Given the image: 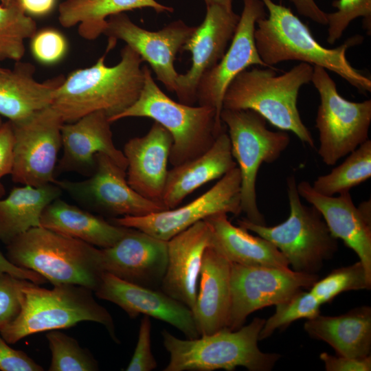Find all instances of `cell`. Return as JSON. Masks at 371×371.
Returning <instances> with one entry per match:
<instances>
[{"mask_svg":"<svg viewBox=\"0 0 371 371\" xmlns=\"http://www.w3.org/2000/svg\"><path fill=\"white\" fill-rule=\"evenodd\" d=\"M109 51L93 65L73 71L55 91L51 106L64 123L97 111H104L113 123L139 97L144 84V60L125 45L120 60L107 66Z\"/></svg>","mask_w":371,"mask_h":371,"instance_id":"6da1fadb","label":"cell"},{"mask_svg":"<svg viewBox=\"0 0 371 371\" xmlns=\"http://www.w3.org/2000/svg\"><path fill=\"white\" fill-rule=\"evenodd\" d=\"M261 1L269 15L257 21L254 38L258 53L268 67L298 60L335 73L359 91H371L370 78L353 67L346 57L348 48L363 42L361 35L348 38L337 47L326 48L290 8L272 0Z\"/></svg>","mask_w":371,"mask_h":371,"instance_id":"7a4b0ae2","label":"cell"},{"mask_svg":"<svg viewBox=\"0 0 371 371\" xmlns=\"http://www.w3.org/2000/svg\"><path fill=\"white\" fill-rule=\"evenodd\" d=\"M313 71V67L304 63L280 75L269 67L245 69L228 85L223 109L252 110L273 126L293 133L301 142L315 148L297 109L300 89L311 81Z\"/></svg>","mask_w":371,"mask_h":371,"instance_id":"3957f363","label":"cell"},{"mask_svg":"<svg viewBox=\"0 0 371 371\" xmlns=\"http://www.w3.org/2000/svg\"><path fill=\"white\" fill-rule=\"evenodd\" d=\"M6 258L53 285L78 284L91 289L102 274L100 248L42 226L30 229L6 245Z\"/></svg>","mask_w":371,"mask_h":371,"instance_id":"277c9868","label":"cell"},{"mask_svg":"<svg viewBox=\"0 0 371 371\" xmlns=\"http://www.w3.org/2000/svg\"><path fill=\"white\" fill-rule=\"evenodd\" d=\"M23 300L17 316L0 330L8 344L35 333L69 328L83 321L103 325L115 341V328L109 312L93 296V291L74 284L41 287L27 280L22 287Z\"/></svg>","mask_w":371,"mask_h":371,"instance_id":"5b68a950","label":"cell"},{"mask_svg":"<svg viewBox=\"0 0 371 371\" xmlns=\"http://www.w3.org/2000/svg\"><path fill=\"white\" fill-rule=\"evenodd\" d=\"M265 319L255 317L238 330L224 328L196 339H179L164 329L163 344L169 354L164 371H232L238 366L249 371H269L280 358L258 346Z\"/></svg>","mask_w":371,"mask_h":371,"instance_id":"8992f818","label":"cell"},{"mask_svg":"<svg viewBox=\"0 0 371 371\" xmlns=\"http://www.w3.org/2000/svg\"><path fill=\"white\" fill-rule=\"evenodd\" d=\"M144 84L136 101L113 120L133 117L150 118L171 135L169 162L173 166L207 151L225 128L216 111L207 106H194L169 98L156 84L151 71L143 65Z\"/></svg>","mask_w":371,"mask_h":371,"instance_id":"52a82bcc","label":"cell"},{"mask_svg":"<svg viewBox=\"0 0 371 371\" xmlns=\"http://www.w3.org/2000/svg\"><path fill=\"white\" fill-rule=\"evenodd\" d=\"M290 213L275 226L254 223L242 218L238 225L271 242L286 258L292 270L316 274L324 262L336 253L337 239L330 234L322 214L303 204L293 175L286 179Z\"/></svg>","mask_w":371,"mask_h":371,"instance_id":"ba28073f","label":"cell"},{"mask_svg":"<svg viewBox=\"0 0 371 371\" xmlns=\"http://www.w3.org/2000/svg\"><path fill=\"white\" fill-rule=\"evenodd\" d=\"M220 117L228 129L232 154L240 171L241 212L251 222L266 225L257 205L258 172L262 163L271 164L280 157L289 144V135L269 130L267 120L252 110L223 109Z\"/></svg>","mask_w":371,"mask_h":371,"instance_id":"9c48e42d","label":"cell"},{"mask_svg":"<svg viewBox=\"0 0 371 371\" xmlns=\"http://www.w3.org/2000/svg\"><path fill=\"white\" fill-rule=\"evenodd\" d=\"M311 82L320 98L315 124L317 153L326 165L333 166L368 139L371 100L356 102L344 98L326 69L319 66H313Z\"/></svg>","mask_w":371,"mask_h":371,"instance_id":"30bf717a","label":"cell"},{"mask_svg":"<svg viewBox=\"0 0 371 371\" xmlns=\"http://www.w3.org/2000/svg\"><path fill=\"white\" fill-rule=\"evenodd\" d=\"M317 280V274L290 268L232 262L231 300L226 328L238 330L253 312L276 305L297 291L311 288Z\"/></svg>","mask_w":371,"mask_h":371,"instance_id":"8fae6325","label":"cell"},{"mask_svg":"<svg viewBox=\"0 0 371 371\" xmlns=\"http://www.w3.org/2000/svg\"><path fill=\"white\" fill-rule=\"evenodd\" d=\"M63 123L51 105L25 120L12 123L14 159L10 175L14 183L35 187L55 183Z\"/></svg>","mask_w":371,"mask_h":371,"instance_id":"7c38bea8","label":"cell"},{"mask_svg":"<svg viewBox=\"0 0 371 371\" xmlns=\"http://www.w3.org/2000/svg\"><path fill=\"white\" fill-rule=\"evenodd\" d=\"M94 169L86 179L56 180L54 183L84 207L111 216H142L167 210L133 189L126 170L108 156L97 154Z\"/></svg>","mask_w":371,"mask_h":371,"instance_id":"4fadbf2b","label":"cell"},{"mask_svg":"<svg viewBox=\"0 0 371 371\" xmlns=\"http://www.w3.org/2000/svg\"><path fill=\"white\" fill-rule=\"evenodd\" d=\"M240 175L233 168L210 189L198 198L179 207L165 210L142 216H122L113 219L120 226L143 231L168 241L196 223L218 213H241Z\"/></svg>","mask_w":371,"mask_h":371,"instance_id":"5bb4252c","label":"cell"},{"mask_svg":"<svg viewBox=\"0 0 371 371\" xmlns=\"http://www.w3.org/2000/svg\"><path fill=\"white\" fill-rule=\"evenodd\" d=\"M196 27L181 20L174 21L157 31H149L133 23L125 12L111 15L107 20L104 34L112 48L117 39L137 52L147 62L157 80L170 92L175 93L179 74L174 63L177 53L193 34Z\"/></svg>","mask_w":371,"mask_h":371,"instance_id":"9a60e30c","label":"cell"},{"mask_svg":"<svg viewBox=\"0 0 371 371\" xmlns=\"http://www.w3.org/2000/svg\"><path fill=\"white\" fill-rule=\"evenodd\" d=\"M243 3L229 47L221 60L201 77L196 89V102L214 109L221 121L223 97L232 80L251 65L268 67L258 53L254 38L257 21L267 16L265 6L261 0H243Z\"/></svg>","mask_w":371,"mask_h":371,"instance_id":"2e32d148","label":"cell"},{"mask_svg":"<svg viewBox=\"0 0 371 371\" xmlns=\"http://www.w3.org/2000/svg\"><path fill=\"white\" fill-rule=\"evenodd\" d=\"M240 15L217 5L206 6L203 22L182 47L192 57L190 69L179 74L175 93L179 102L194 105L201 77L223 58L236 31Z\"/></svg>","mask_w":371,"mask_h":371,"instance_id":"e0dca14e","label":"cell"},{"mask_svg":"<svg viewBox=\"0 0 371 371\" xmlns=\"http://www.w3.org/2000/svg\"><path fill=\"white\" fill-rule=\"evenodd\" d=\"M104 273L141 286L160 289L168 260V241L126 227L112 246L101 249Z\"/></svg>","mask_w":371,"mask_h":371,"instance_id":"ac0fdd59","label":"cell"},{"mask_svg":"<svg viewBox=\"0 0 371 371\" xmlns=\"http://www.w3.org/2000/svg\"><path fill=\"white\" fill-rule=\"evenodd\" d=\"M94 292L98 298L120 306L131 318L142 314L172 325L187 339L200 337L192 311L160 289L141 286L104 273Z\"/></svg>","mask_w":371,"mask_h":371,"instance_id":"d6986e66","label":"cell"},{"mask_svg":"<svg viewBox=\"0 0 371 371\" xmlns=\"http://www.w3.org/2000/svg\"><path fill=\"white\" fill-rule=\"evenodd\" d=\"M112 123L103 111L82 116L61 127L63 154L57 168L87 174L95 168V156L102 153L126 170L127 161L115 146L111 128Z\"/></svg>","mask_w":371,"mask_h":371,"instance_id":"ffe728a7","label":"cell"},{"mask_svg":"<svg viewBox=\"0 0 371 371\" xmlns=\"http://www.w3.org/2000/svg\"><path fill=\"white\" fill-rule=\"evenodd\" d=\"M212 245L211 229L200 221L168 240V260L160 289L192 312L205 249Z\"/></svg>","mask_w":371,"mask_h":371,"instance_id":"44dd1931","label":"cell"},{"mask_svg":"<svg viewBox=\"0 0 371 371\" xmlns=\"http://www.w3.org/2000/svg\"><path fill=\"white\" fill-rule=\"evenodd\" d=\"M172 145L170 133L154 122L146 135L130 139L122 151L127 161L128 183L144 197L161 205Z\"/></svg>","mask_w":371,"mask_h":371,"instance_id":"7402d4cb","label":"cell"},{"mask_svg":"<svg viewBox=\"0 0 371 371\" xmlns=\"http://www.w3.org/2000/svg\"><path fill=\"white\" fill-rule=\"evenodd\" d=\"M297 189L300 196L319 212L332 236L355 252L371 278V224L355 205L350 192L338 196L323 195L306 181L297 184Z\"/></svg>","mask_w":371,"mask_h":371,"instance_id":"603a6c76","label":"cell"},{"mask_svg":"<svg viewBox=\"0 0 371 371\" xmlns=\"http://www.w3.org/2000/svg\"><path fill=\"white\" fill-rule=\"evenodd\" d=\"M232 262L212 246L204 251L192 314L200 336L226 328Z\"/></svg>","mask_w":371,"mask_h":371,"instance_id":"cb8c5ba5","label":"cell"},{"mask_svg":"<svg viewBox=\"0 0 371 371\" xmlns=\"http://www.w3.org/2000/svg\"><path fill=\"white\" fill-rule=\"evenodd\" d=\"M34 73L33 65L21 60L12 69L0 67V116L17 123L51 105L65 77L60 75L38 82Z\"/></svg>","mask_w":371,"mask_h":371,"instance_id":"d4e9b609","label":"cell"},{"mask_svg":"<svg viewBox=\"0 0 371 371\" xmlns=\"http://www.w3.org/2000/svg\"><path fill=\"white\" fill-rule=\"evenodd\" d=\"M236 167L229 137L224 130L204 153L168 170L162 204L167 210L177 207L195 190Z\"/></svg>","mask_w":371,"mask_h":371,"instance_id":"484cf974","label":"cell"},{"mask_svg":"<svg viewBox=\"0 0 371 371\" xmlns=\"http://www.w3.org/2000/svg\"><path fill=\"white\" fill-rule=\"evenodd\" d=\"M312 338L328 344L338 355L363 358L371 350V308L356 307L339 316L318 315L304 323Z\"/></svg>","mask_w":371,"mask_h":371,"instance_id":"4316f807","label":"cell"},{"mask_svg":"<svg viewBox=\"0 0 371 371\" xmlns=\"http://www.w3.org/2000/svg\"><path fill=\"white\" fill-rule=\"evenodd\" d=\"M205 221L212 232L211 246L231 262L289 268L286 258L271 242L234 225L226 213L214 214Z\"/></svg>","mask_w":371,"mask_h":371,"instance_id":"83f0119b","label":"cell"},{"mask_svg":"<svg viewBox=\"0 0 371 371\" xmlns=\"http://www.w3.org/2000/svg\"><path fill=\"white\" fill-rule=\"evenodd\" d=\"M40 225L100 249L113 245L126 230V227L109 223L60 197L45 207L41 216Z\"/></svg>","mask_w":371,"mask_h":371,"instance_id":"f1b7e54d","label":"cell"},{"mask_svg":"<svg viewBox=\"0 0 371 371\" xmlns=\"http://www.w3.org/2000/svg\"><path fill=\"white\" fill-rule=\"evenodd\" d=\"M146 8L157 13L174 10L156 0H65L58 6V21L66 28L77 26L82 38L93 41L104 34L111 15Z\"/></svg>","mask_w":371,"mask_h":371,"instance_id":"f546056e","label":"cell"},{"mask_svg":"<svg viewBox=\"0 0 371 371\" xmlns=\"http://www.w3.org/2000/svg\"><path fill=\"white\" fill-rule=\"evenodd\" d=\"M55 183L14 187L0 199V240L5 245L31 228L41 226L45 207L61 195Z\"/></svg>","mask_w":371,"mask_h":371,"instance_id":"4dcf8cb0","label":"cell"},{"mask_svg":"<svg viewBox=\"0 0 371 371\" xmlns=\"http://www.w3.org/2000/svg\"><path fill=\"white\" fill-rule=\"evenodd\" d=\"M370 177L371 141L368 139L330 172L318 177L312 187L317 192L331 196L349 192Z\"/></svg>","mask_w":371,"mask_h":371,"instance_id":"1f68e13d","label":"cell"},{"mask_svg":"<svg viewBox=\"0 0 371 371\" xmlns=\"http://www.w3.org/2000/svg\"><path fill=\"white\" fill-rule=\"evenodd\" d=\"M36 31V21L24 12L18 0L8 5L0 3V61L21 60L25 41Z\"/></svg>","mask_w":371,"mask_h":371,"instance_id":"d6a6232c","label":"cell"},{"mask_svg":"<svg viewBox=\"0 0 371 371\" xmlns=\"http://www.w3.org/2000/svg\"><path fill=\"white\" fill-rule=\"evenodd\" d=\"M46 338L51 352L49 371H95L98 361L77 340L59 330H49Z\"/></svg>","mask_w":371,"mask_h":371,"instance_id":"836d02e7","label":"cell"},{"mask_svg":"<svg viewBox=\"0 0 371 371\" xmlns=\"http://www.w3.org/2000/svg\"><path fill=\"white\" fill-rule=\"evenodd\" d=\"M321 305L310 291H297L287 300L276 305L273 315L265 319L259 334V341L269 337L277 329L285 328L296 320L316 317L320 314Z\"/></svg>","mask_w":371,"mask_h":371,"instance_id":"e575fe53","label":"cell"},{"mask_svg":"<svg viewBox=\"0 0 371 371\" xmlns=\"http://www.w3.org/2000/svg\"><path fill=\"white\" fill-rule=\"evenodd\" d=\"M370 287L371 278L359 260L351 265L333 270L323 279L317 280L309 291L323 304L331 302L341 293L370 289Z\"/></svg>","mask_w":371,"mask_h":371,"instance_id":"d590c367","label":"cell"},{"mask_svg":"<svg viewBox=\"0 0 371 371\" xmlns=\"http://www.w3.org/2000/svg\"><path fill=\"white\" fill-rule=\"evenodd\" d=\"M332 5L337 10L326 13L329 44L339 39L350 22L357 17H363V28L370 34L371 0H335Z\"/></svg>","mask_w":371,"mask_h":371,"instance_id":"8d00e7d4","label":"cell"},{"mask_svg":"<svg viewBox=\"0 0 371 371\" xmlns=\"http://www.w3.org/2000/svg\"><path fill=\"white\" fill-rule=\"evenodd\" d=\"M32 54L38 63L52 65L61 61L68 52L65 36L54 28L37 30L30 38Z\"/></svg>","mask_w":371,"mask_h":371,"instance_id":"74e56055","label":"cell"},{"mask_svg":"<svg viewBox=\"0 0 371 371\" xmlns=\"http://www.w3.org/2000/svg\"><path fill=\"white\" fill-rule=\"evenodd\" d=\"M27 280L0 271V330L19 314L23 300L22 287Z\"/></svg>","mask_w":371,"mask_h":371,"instance_id":"f35d334b","label":"cell"},{"mask_svg":"<svg viewBox=\"0 0 371 371\" xmlns=\"http://www.w3.org/2000/svg\"><path fill=\"white\" fill-rule=\"evenodd\" d=\"M150 333V317L144 315L140 322L133 355L125 370L150 371L157 368V363L151 350Z\"/></svg>","mask_w":371,"mask_h":371,"instance_id":"ab89813d","label":"cell"},{"mask_svg":"<svg viewBox=\"0 0 371 371\" xmlns=\"http://www.w3.org/2000/svg\"><path fill=\"white\" fill-rule=\"evenodd\" d=\"M0 335V370L42 371L43 368L25 352L13 349Z\"/></svg>","mask_w":371,"mask_h":371,"instance_id":"60d3db41","label":"cell"},{"mask_svg":"<svg viewBox=\"0 0 371 371\" xmlns=\"http://www.w3.org/2000/svg\"><path fill=\"white\" fill-rule=\"evenodd\" d=\"M14 134L12 123L8 120L0 126V199L5 196V190L1 179L11 175L13 168Z\"/></svg>","mask_w":371,"mask_h":371,"instance_id":"b9f144b4","label":"cell"},{"mask_svg":"<svg viewBox=\"0 0 371 371\" xmlns=\"http://www.w3.org/2000/svg\"><path fill=\"white\" fill-rule=\"evenodd\" d=\"M319 359L323 361L326 371H370V355L363 358L333 356L322 352Z\"/></svg>","mask_w":371,"mask_h":371,"instance_id":"7bdbcfd3","label":"cell"},{"mask_svg":"<svg viewBox=\"0 0 371 371\" xmlns=\"http://www.w3.org/2000/svg\"><path fill=\"white\" fill-rule=\"evenodd\" d=\"M298 13L319 24L327 25L326 13L317 5L315 0H289Z\"/></svg>","mask_w":371,"mask_h":371,"instance_id":"ee69618b","label":"cell"},{"mask_svg":"<svg viewBox=\"0 0 371 371\" xmlns=\"http://www.w3.org/2000/svg\"><path fill=\"white\" fill-rule=\"evenodd\" d=\"M0 271L8 273L19 278L30 280L36 284L45 283L47 280L37 273L18 267L10 262L5 256L0 251Z\"/></svg>","mask_w":371,"mask_h":371,"instance_id":"f6af8a7d","label":"cell"},{"mask_svg":"<svg viewBox=\"0 0 371 371\" xmlns=\"http://www.w3.org/2000/svg\"><path fill=\"white\" fill-rule=\"evenodd\" d=\"M28 16H45L54 9L56 0H18Z\"/></svg>","mask_w":371,"mask_h":371,"instance_id":"bcb514c9","label":"cell"},{"mask_svg":"<svg viewBox=\"0 0 371 371\" xmlns=\"http://www.w3.org/2000/svg\"><path fill=\"white\" fill-rule=\"evenodd\" d=\"M358 209L366 221L371 224V203L369 201L362 202Z\"/></svg>","mask_w":371,"mask_h":371,"instance_id":"7dc6e473","label":"cell"},{"mask_svg":"<svg viewBox=\"0 0 371 371\" xmlns=\"http://www.w3.org/2000/svg\"><path fill=\"white\" fill-rule=\"evenodd\" d=\"M206 6L217 5L228 10H232V0H204Z\"/></svg>","mask_w":371,"mask_h":371,"instance_id":"c3c4849f","label":"cell"},{"mask_svg":"<svg viewBox=\"0 0 371 371\" xmlns=\"http://www.w3.org/2000/svg\"><path fill=\"white\" fill-rule=\"evenodd\" d=\"M17 0H0V3L3 5H8L10 4Z\"/></svg>","mask_w":371,"mask_h":371,"instance_id":"681fc988","label":"cell"},{"mask_svg":"<svg viewBox=\"0 0 371 371\" xmlns=\"http://www.w3.org/2000/svg\"><path fill=\"white\" fill-rule=\"evenodd\" d=\"M3 123V122L2 121L1 117L0 116V126L2 125Z\"/></svg>","mask_w":371,"mask_h":371,"instance_id":"f907efd6","label":"cell"}]
</instances>
